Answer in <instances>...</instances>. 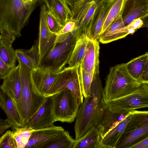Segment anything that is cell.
<instances>
[{"label":"cell","instance_id":"5bb4252c","mask_svg":"<svg viewBox=\"0 0 148 148\" xmlns=\"http://www.w3.org/2000/svg\"><path fill=\"white\" fill-rule=\"evenodd\" d=\"M121 15L126 26L145 18L148 16V0H124Z\"/></svg>","mask_w":148,"mask_h":148},{"label":"cell","instance_id":"52a82bcc","mask_svg":"<svg viewBox=\"0 0 148 148\" xmlns=\"http://www.w3.org/2000/svg\"><path fill=\"white\" fill-rule=\"evenodd\" d=\"M53 112L56 121L71 123L77 116L80 106L70 90L64 88L52 96Z\"/></svg>","mask_w":148,"mask_h":148},{"label":"cell","instance_id":"7bdbcfd3","mask_svg":"<svg viewBox=\"0 0 148 148\" xmlns=\"http://www.w3.org/2000/svg\"><path fill=\"white\" fill-rule=\"evenodd\" d=\"M35 0H23V1L24 3L27 4L33 2Z\"/></svg>","mask_w":148,"mask_h":148},{"label":"cell","instance_id":"f1b7e54d","mask_svg":"<svg viewBox=\"0 0 148 148\" xmlns=\"http://www.w3.org/2000/svg\"><path fill=\"white\" fill-rule=\"evenodd\" d=\"M75 141L71 136L68 131L64 130L58 134L46 148H73Z\"/></svg>","mask_w":148,"mask_h":148},{"label":"cell","instance_id":"277c9868","mask_svg":"<svg viewBox=\"0 0 148 148\" xmlns=\"http://www.w3.org/2000/svg\"><path fill=\"white\" fill-rule=\"evenodd\" d=\"M17 60L19 67L21 91L20 100L15 106L23 127L40 108L46 97L37 95L33 92L30 79L31 69L20 60Z\"/></svg>","mask_w":148,"mask_h":148},{"label":"cell","instance_id":"6da1fadb","mask_svg":"<svg viewBox=\"0 0 148 148\" xmlns=\"http://www.w3.org/2000/svg\"><path fill=\"white\" fill-rule=\"evenodd\" d=\"M107 107L99 73H95L90 94L85 98L75 119L74 130L76 140L84 136L92 127L98 126Z\"/></svg>","mask_w":148,"mask_h":148},{"label":"cell","instance_id":"1f68e13d","mask_svg":"<svg viewBox=\"0 0 148 148\" xmlns=\"http://www.w3.org/2000/svg\"><path fill=\"white\" fill-rule=\"evenodd\" d=\"M79 73L82 92L84 97L85 98L90 94L91 84L95 73L86 72L80 65L79 68Z\"/></svg>","mask_w":148,"mask_h":148},{"label":"cell","instance_id":"3957f363","mask_svg":"<svg viewBox=\"0 0 148 148\" xmlns=\"http://www.w3.org/2000/svg\"><path fill=\"white\" fill-rule=\"evenodd\" d=\"M142 83L128 73L126 63L110 68L103 88L106 103L124 97L136 90Z\"/></svg>","mask_w":148,"mask_h":148},{"label":"cell","instance_id":"d590c367","mask_svg":"<svg viewBox=\"0 0 148 148\" xmlns=\"http://www.w3.org/2000/svg\"><path fill=\"white\" fill-rule=\"evenodd\" d=\"M0 40L7 45L12 46V44L15 39L16 36L14 33L6 28H0Z\"/></svg>","mask_w":148,"mask_h":148},{"label":"cell","instance_id":"83f0119b","mask_svg":"<svg viewBox=\"0 0 148 148\" xmlns=\"http://www.w3.org/2000/svg\"><path fill=\"white\" fill-rule=\"evenodd\" d=\"M12 136L16 142L17 148H25L30 136L34 130L28 126L13 127Z\"/></svg>","mask_w":148,"mask_h":148},{"label":"cell","instance_id":"ba28073f","mask_svg":"<svg viewBox=\"0 0 148 148\" xmlns=\"http://www.w3.org/2000/svg\"><path fill=\"white\" fill-rule=\"evenodd\" d=\"M101 0H76L71 10L72 16L70 19L76 23V30L81 35L88 38L95 11Z\"/></svg>","mask_w":148,"mask_h":148},{"label":"cell","instance_id":"d6986e66","mask_svg":"<svg viewBox=\"0 0 148 148\" xmlns=\"http://www.w3.org/2000/svg\"><path fill=\"white\" fill-rule=\"evenodd\" d=\"M129 113L115 111L107 105L103 119L98 126L101 140L110 131L125 119Z\"/></svg>","mask_w":148,"mask_h":148},{"label":"cell","instance_id":"b9f144b4","mask_svg":"<svg viewBox=\"0 0 148 148\" xmlns=\"http://www.w3.org/2000/svg\"><path fill=\"white\" fill-rule=\"evenodd\" d=\"M66 2L70 6L71 9H72L76 0H63Z\"/></svg>","mask_w":148,"mask_h":148},{"label":"cell","instance_id":"484cf974","mask_svg":"<svg viewBox=\"0 0 148 148\" xmlns=\"http://www.w3.org/2000/svg\"><path fill=\"white\" fill-rule=\"evenodd\" d=\"M89 38L83 34L78 39L68 62L69 67L80 65L85 56Z\"/></svg>","mask_w":148,"mask_h":148},{"label":"cell","instance_id":"5b68a950","mask_svg":"<svg viewBox=\"0 0 148 148\" xmlns=\"http://www.w3.org/2000/svg\"><path fill=\"white\" fill-rule=\"evenodd\" d=\"M132 112L116 148H132L148 138V111Z\"/></svg>","mask_w":148,"mask_h":148},{"label":"cell","instance_id":"e575fe53","mask_svg":"<svg viewBox=\"0 0 148 148\" xmlns=\"http://www.w3.org/2000/svg\"><path fill=\"white\" fill-rule=\"evenodd\" d=\"M12 131H7L0 138V148H17L16 142L12 136Z\"/></svg>","mask_w":148,"mask_h":148},{"label":"cell","instance_id":"8992f818","mask_svg":"<svg viewBox=\"0 0 148 148\" xmlns=\"http://www.w3.org/2000/svg\"><path fill=\"white\" fill-rule=\"evenodd\" d=\"M80 36L76 30L70 33L64 40L57 43L48 53L40 66L49 68L57 73L61 71L68 63L76 42Z\"/></svg>","mask_w":148,"mask_h":148},{"label":"cell","instance_id":"60d3db41","mask_svg":"<svg viewBox=\"0 0 148 148\" xmlns=\"http://www.w3.org/2000/svg\"><path fill=\"white\" fill-rule=\"evenodd\" d=\"M132 148H148V138L135 145Z\"/></svg>","mask_w":148,"mask_h":148},{"label":"cell","instance_id":"30bf717a","mask_svg":"<svg viewBox=\"0 0 148 148\" xmlns=\"http://www.w3.org/2000/svg\"><path fill=\"white\" fill-rule=\"evenodd\" d=\"M106 103L111 109L122 113H129L137 109L148 108V84L142 83L132 93Z\"/></svg>","mask_w":148,"mask_h":148},{"label":"cell","instance_id":"8d00e7d4","mask_svg":"<svg viewBox=\"0 0 148 148\" xmlns=\"http://www.w3.org/2000/svg\"><path fill=\"white\" fill-rule=\"evenodd\" d=\"M125 26L121 14L113 22L103 34L110 33L119 30Z\"/></svg>","mask_w":148,"mask_h":148},{"label":"cell","instance_id":"4dcf8cb0","mask_svg":"<svg viewBox=\"0 0 148 148\" xmlns=\"http://www.w3.org/2000/svg\"><path fill=\"white\" fill-rule=\"evenodd\" d=\"M0 59L11 68L15 66L17 60L15 50L12 46L7 45L1 40Z\"/></svg>","mask_w":148,"mask_h":148},{"label":"cell","instance_id":"7c38bea8","mask_svg":"<svg viewBox=\"0 0 148 148\" xmlns=\"http://www.w3.org/2000/svg\"><path fill=\"white\" fill-rule=\"evenodd\" d=\"M57 73L49 68L41 66L31 70L30 79L33 92L45 97L49 96L51 87Z\"/></svg>","mask_w":148,"mask_h":148},{"label":"cell","instance_id":"603a6c76","mask_svg":"<svg viewBox=\"0 0 148 148\" xmlns=\"http://www.w3.org/2000/svg\"><path fill=\"white\" fill-rule=\"evenodd\" d=\"M17 60L21 62L31 70L39 66V55L37 40L30 49L15 50Z\"/></svg>","mask_w":148,"mask_h":148},{"label":"cell","instance_id":"d4e9b609","mask_svg":"<svg viewBox=\"0 0 148 148\" xmlns=\"http://www.w3.org/2000/svg\"><path fill=\"white\" fill-rule=\"evenodd\" d=\"M98 127H92L84 136L75 141L73 148H101Z\"/></svg>","mask_w":148,"mask_h":148},{"label":"cell","instance_id":"2e32d148","mask_svg":"<svg viewBox=\"0 0 148 148\" xmlns=\"http://www.w3.org/2000/svg\"><path fill=\"white\" fill-rule=\"evenodd\" d=\"M0 89L1 90L12 100L14 105L18 102L21 91L18 64L11 68L9 75L3 79Z\"/></svg>","mask_w":148,"mask_h":148},{"label":"cell","instance_id":"ab89813d","mask_svg":"<svg viewBox=\"0 0 148 148\" xmlns=\"http://www.w3.org/2000/svg\"><path fill=\"white\" fill-rule=\"evenodd\" d=\"M141 83L148 84V52L144 70L141 77Z\"/></svg>","mask_w":148,"mask_h":148},{"label":"cell","instance_id":"836d02e7","mask_svg":"<svg viewBox=\"0 0 148 148\" xmlns=\"http://www.w3.org/2000/svg\"><path fill=\"white\" fill-rule=\"evenodd\" d=\"M47 24L51 31L56 34L63 27L59 20L49 10H47Z\"/></svg>","mask_w":148,"mask_h":148},{"label":"cell","instance_id":"ffe728a7","mask_svg":"<svg viewBox=\"0 0 148 148\" xmlns=\"http://www.w3.org/2000/svg\"><path fill=\"white\" fill-rule=\"evenodd\" d=\"M132 112L116 126L110 131L101 141V148H116L117 142L132 115Z\"/></svg>","mask_w":148,"mask_h":148},{"label":"cell","instance_id":"f546056e","mask_svg":"<svg viewBox=\"0 0 148 148\" xmlns=\"http://www.w3.org/2000/svg\"><path fill=\"white\" fill-rule=\"evenodd\" d=\"M124 0H115L110 8L103 23L101 35L121 13Z\"/></svg>","mask_w":148,"mask_h":148},{"label":"cell","instance_id":"d6a6232c","mask_svg":"<svg viewBox=\"0 0 148 148\" xmlns=\"http://www.w3.org/2000/svg\"><path fill=\"white\" fill-rule=\"evenodd\" d=\"M76 23L73 20L70 19L64 26L63 28L57 33V43L64 40L68 36L70 33L75 29Z\"/></svg>","mask_w":148,"mask_h":148},{"label":"cell","instance_id":"9c48e42d","mask_svg":"<svg viewBox=\"0 0 148 148\" xmlns=\"http://www.w3.org/2000/svg\"><path fill=\"white\" fill-rule=\"evenodd\" d=\"M79 66L65 67L58 73L51 87L49 96L54 95L62 89H68L75 95L80 106L83 102L84 96L79 77Z\"/></svg>","mask_w":148,"mask_h":148},{"label":"cell","instance_id":"7402d4cb","mask_svg":"<svg viewBox=\"0 0 148 148\" xmlns=\"http://www.w3.org/2000/svg\"><path fill=\"white\" fill-rule=\"evenodd\" d=\"M143 24L142 19H136L130 25L119 30L112 33L101 34L99 39V41L102 43L106 44L123 38L141 28Z\"/></svg>","mask_w":148,"mask_h":148},{"label":"cell","instance_id":"7a4b0ae2","mask_svg":"<svg viewBox=\"0 0 148 148\" xmlns=\"http://www.w3.org/2000/svg\"><path fill=\"white\" fill-rule=\"evenodd\" d=\"M38 1L25 4L23 0H0V28H8L16 36H21Z\"/></svg>","mask_w":148,"mask_h":148},{"label":"cell","instance_id":"44dd1931","mask_svg":"<svg viewBox=\"0 0 148 148\" xmlns=\"http://www.w3.org/2000/svg\"><path fill=\"white\" fill-rule=\"evenodd\" d=\"M48 8L64 26L72 17L71 9L63 0H44Z\"/></svg>","mask_w":148,"mask_h":148},{"label":"cell","instance_id":"cb8c5ba5","mask_svg":"<svg viewBox=\"0 0 148 148\" xmlns=\"http://www.w3.org/2000/svg\"><path fill=\"white\" fill-rule=\"evenodd\" d=\"M0 106L6 114L7 118L12 122L14 127H23L13 101L1 90L0 92Z\"/></svg>","mask_w":148,"mask_h":148},{"label":"cell","instance_id":"4316f807","mask_svg":"<svg viewBox=\"0 0 148 148\" xmlns=\"http://www.w3.org/2000/svg\"><path fill=\"white\" fill-rule=\"evenodd\" d=\"M148 52L134 58L126 63L129 74L133 78L140 82L147 57Z\"/></svg>","mask_w":148,"mask_h":148},{"label":"cell","instance_id":"e0dca14e","mask_svg":"<svg viewBox=\"0 0 148 148\" xmlns=\"http://www.w3.org/2000/svg\"><path fill=\"white\" fill-rule=\"evenodd\" d=\"M115 0H101L95 11L89 38L99 39L103 26L111 6Z\"/></svg>","mask_w":148,"mask_h":148},{"label":"cell","instance_id":"8fae6325","mask_svg":"<svg viewBox=\"0 0 148 148\" xmlns=\"http://www.w3.org/2000/svg\"><path fill=\"white\" fill-rule=\"evenodd\" d=\"M46 6L45 4H43L40 8L39 33L37 40L39 66L45 56L57 44L56 34L51 31L47 24Z\"/></svg>","mask_w":148,"mask_h":148},{"label":"cell","instance_id":"4fadbf2b","mask_svg":"<svg viewBox=\"0 0 148 148\" xmlns=\"http://www.w3.org/2000/svg\"><path fill=\"white\" fill-rule=\"evenodd\" d=\"M53 106L52 96L46 97L42 105L28 120L24 126H28L34 130H37L53 125L56 121L53 112Z\"/></svg>","mask_w":148,"mask_h":148},{"label":"cell","instance_id":"9a60e30c","mask_svg":"<svg viewBox=\"0 0 148 148\" xmlns=\"http://www.w3.org/2000/svg\"><path fill=\"white\" fill-rule=\"evenodd\" d=\"M64 130L60 126L34 130L25 148H46L56 137Z\"/></svg>","mask_w":148,"mask_h":148},{"label":"cell","instance_id":"74e56055","mask_svg":"<svg viewBox=\"0 0 148 148\" xmlns=\"http://www.w3.org/2000/svg\"><path fill=\"white\" fill-rule=\"evenodd\" d=\"M14 127L12 122L8 118L3 120L1 118L0 120V135H3L7 130Z\"/></svg>","mask_w":148,"mask_h":148},{"label":"cell","instance_id":"ac0fdd59","mask_svg":"<svg viewBox=\"0 0 148 148\" xmlns=\"http://www.w3.org/2000/svg\"><path fill=\"white\" fill-rule=\"evenodd\" d=\"M99 49L98 40L89 39L85 56L80 64L86 72L99 73Z\"/></svg>","mask_w":148,"mask_h":148},{"label":"cell","instance_id":"f35d334b","mask_svg":"<svg viewBox=\"0 0 148 148\" xmlns=\"http://www.w3.org/2000/svg\"><path fill=\"white\" fill-rule=\"evenodd\" d=\"M11 68L0 59V78L3 79L6 78L10 74Z\"/></svg>","mask_w":148,"mask_h":148}]
</instances>
